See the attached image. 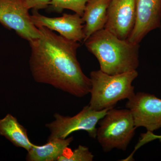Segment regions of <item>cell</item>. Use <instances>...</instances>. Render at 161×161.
<instances>
[{
  "label": "cell",
  "instance_id": "obj_5",
  "mask_svg": "<svg viewBox=\"0 0 161 161\" xmlns=\"http://www.w3.org/2000/svg\"><path fill=\"white\" fill-rule=\"evenodd\" d=\"M108 110L96 111L87 105L73 116H63L56 113L54 115L55 120L46 125L50 132L47 140L65 139L73 132L79 131H86L91 137L95 138L97 130L96 125Z\"/></svg>",
  "mask_w": 161,
  "mask_h": 161
},
{
  "label": "cell",
  "instance_id": "obj_16",
  "mask_svg": "<svg viewBox=\"0 0 161 161\" xmlns=\"http://www.w3.org/2000/svg\"><path fill=\"white\" fill-rule=\"evenodd\" d=\"M24 5L28 9L34 11L46 9L50 5L51 0H22Z\"/></svg>",
  "mask_w": 161,
  "mask_h": 161
},
{
  "label": "cell",
  "instance_id": "obj_17",
  "mask_svg": "<svg viewBox=\"0 0 161 161\" xmlns=\"http://www.w3.org/2000/svg\"><path fill=\"white\" fill-rule=\"evenodd\" d=\"M156 139H159L161 142V136L154 135L153 132H147V133L142 135V139L139 144L140 145H142L148 142Z\"/></svg>",
  "mask_w": 161,
  "mask_h": 161
},
{
  "label": "cell",
  "instance_id": "obj_13",
  "mask_svg": "<svg viewBox=\"0 0 161 161\" xmlns=\"http://www.w3.org/2000/svg\"><path fill=\"white\" fill-rule=\"evenodd\" d=\"M0 134L16 147L23 148L27 152L34 145L30 140L27 130L10 114L0 119Z\"/></svg>",
  "mask_w": 161,
  "mask_h": 161
},
{
  "label": "cell",
  "instance_id": "obj_15",
  "mask_svg": "<svg viewBox=\"0 0 161 161\" xmlns=\"http://www.w3.org/2000/svg\"><path fill=\"white\" fill-rule=\"evenodd\" d=\"M94 158L88 147L79 145L74 151L60 156L58 161H92Z\"/></svg>",
  "mask_w": 161,
  "mask_h": 161
},
{
  "label": "cell",
  "instance_id": "obj_11",
  "mask_svg": "<svg viewBox=\"0 0 161 161\" xmlns=\"http://www.w3.org/2000/svg\"><path fill=\"white\" fill-rule=\"evenodd\" d=\"M110 1L111 0L88 1L82 16L85 23L84 42L93 34L104 28Z\"/></svg>",
  "mask_w": 161,
  "mask_h": 161
},
{
  "label": "cell",
  "instance_id": "obj_3",
  "mask_svg": "<svg viewBox=\"0 0 161 161\" xmlns=\"http://www.w3.org/2000/svg\"><path fill=\"white\" fill-rule=\"evenodd\" d=\"M136 70L110 75L100 69L90 74L91 99L89 105L101 111L114 108L119 101L130 99L135 94L133 80L138 76Z\"/></svg>",
  "mask_w": 161,
  "mask_h": 161
},
{
  "label": "cell",
  "instance_id": "obj_9",
  "mask_svg": "<svg viewBox=\"0 0 161 161\" xmlns=\"http://www.w3.org/2000/svg\"><path fill=\"white\" fill-rule=\"evenodd\" d=\"M32 21L36 27L44 26L68 40L81 42L85 39L82 17L77 14H63L59 17L51 18L40 14L37 11L31 15Z\"/></svg>",
  "mask_w": 161,
  "mask_h": 161
},
{
  "label": "cell",
  "instance_id": "obj_2",
  "mask_svg": "<svg viewBox=\"0 0 161 161\" xmlns=\"http://www.w3.org/2000/svg\"><path fill=\"white\" fill-rule=\"evenodd\" d=\"M84 43L98 60L100 70L106 74L136 70L139 65V44L119 39L104 28L93 34Z\"/></svg>",
  "mask_w": 161,
  "mask_h": 161
},
{
  "label": "cell",
  "instance_id": "obj_4",
  "mask_svg": "<svg viewBox=\"0 0 161 161\" xmlns=\"http://www.w3.org/2000/svg\"><path fill=\"white\" fill-rule=\"evenodd\" d=\"M98 123L96 138L104 152L126 150L136 129L130 110L112 108Z\"/></svg>",
  "mask_w": 161,
  "mask_h": 161
},
{
  "label": "cell",
  "instance_id": "obj_12",
  "mask_svg": "<svg viewBox=\"0 0 161 161\" xmlns=\"http://www.w3.org/2000/svg\"><path fill=\"white\" fill-rule=\"evenodd\" d=\"M73 136L65 139L54 138L47 140L42 146L34 145L27 152L26 159L28 161H58L60 156L66 153Z\"/></svg>",
  "mask_w": 161,
  "mask_h": 161
},
{
  "label": "cell",
  "instance_id": "obj_1",
  "mask_svg": "<svg viewBox=\"0 0 161 161\" xmlns=\"http://www.w3.org/2000/svg\"><path fill=\"white\" fill-rule=\"evenodd\" d=\"M38 28L40 37L29 42L30 68L35 81L79 98L88 95L91 80L77 59L79 43L44 26Z\"/></svg>",
  "mask_w": 161,
  "mask_h": 161
},
{
  "label": "cell",
  "instance_id": "obj_7",
  "mask_svg": "<svg viewBox=\"0 0 161 161\" xmlns=\"http://www.w3.org/2000/svg\"><path fill=\"white\" fill-rule=\"evenodd\" d=\"M126 108L132 113L136 128L144 127L150 132L161 128V98L138 92L128 99Z\"/></svg>",
  "mask_w": 161,
  "mask_h": 161
},
{
  "label": "cell",
  "instance_id": "obj_10",
  "mask_svg": "<svg viewBox=\"0 0 161 161\" xmlns=\"http://www.w3.org/2000/svg\"><path fill=\"white\" fill-rule=\"evenodd\" d=\"M136 21L128 40L139 44L150 31L161 26V0H135Z\"/></svg>",
  "mask_w": 161,
  "mask_h": 161
},
{
  "label": "cell",
  "instance_id": "obj_6",
  "mask_svg": "<svg viewBox=\"0 0 161 161\" xmlns=\"http://www.w3.org/2000/svg\"><path fill=\"white\" fill-rule=\"evenodd\" d=\"M0 23L30 42L40 36L22 0H0Z\"/></svg>",
  "mask_w": 161,
  "mask_h": 161
},
{
  "label": "cell",
  "instance_id": "obj_14",
  "mask_svg": "<svg viewBox=\"0 0 161 161\" xmlns=\"http://www.w3.org/2000/svg\"><path fill=\"white\" fill-rule=\"evenodd\" d=\"M88 0H51L50 5L56 12H61L68 9L82 17Z\"/></svg>",
  "mask_w": 161,
  "mask_h": 161
},
{
  "label": "cell",
  "instance_id": "obj_8",
  "mask_svg": "<svg viewBox=\"0 0 161 161\" xmlns=\"http://www.w3.org/2000/svg\"><path fill=\"white\" fill-rule=\"evenodd\" d=\"M135 0H111L104 29L122 40H128L136 17Z\"/></svg>",
  "mask_w": 161,
  "mask_h": 161
}]
</instances>
